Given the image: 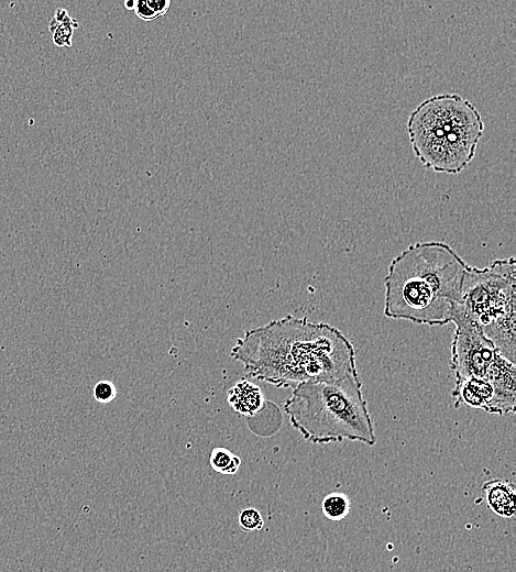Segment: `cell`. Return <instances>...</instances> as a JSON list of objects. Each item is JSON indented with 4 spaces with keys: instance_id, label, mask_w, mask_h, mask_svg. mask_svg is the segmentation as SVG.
Wrapping results in <instances>:
<instances>
[{
    "instance_id": "6da1fadb",
    "label": "cell",
    "mask_w": 516,
    "mask_h": 572,
    "mask_svg": "<svg viewBox=\"0 0 516 572\" xmlns=\"http://www.w3.org/2000/svg\"><path fill=\"white\" fill-rule=\"evenodd\" d=\"M231 358L250 377L285 388L358 371L355 349L338 328L292 315L244 331Z\"/></svg>"
},
{
    "instance_id": "7a4b0ae2",
    "label": "cell",
    "mask_w": 516,
    "mask_h": 572,
    "mask_svg": "<svg viewBox=\"0 0 516 572\" xmlns=\"http://www.w3.org/2000/svg\"><path fill=\"white\" fill-rule=\"evenodd\" d=\"M469 267L444 242L410 244L391 261L384 277V316L425 326L452 322Z\"/></svg>"
},
{
    "instance_id": "3957f363",
    "label": "cell",
    "mask_w": 516,
    "mask_h": 572,
    "mask_svg": "<svg viewBox=\"0 0 516 572\" xmlns=\"http://www.w3.org/2000/svg\"><path fill=\"white\" fill-rule=\"evenodd\" d=\"M290 425L317 444L343 440L366 446L376 436L358 371L329 382H307L293 388L284 404Z\"/></svg>"
},
{
    "instance_id": "277c9868",
    "label": "cell",
    "mask_w": 516,
    "mask_h": 572,
    "mask_svg": "<svg viewBox=\"0 0 516 572\" xmlns=\"http://www.w3.org/2000/svg\"><path fill=\"white\" fill-rule=\"evenodd\" d=\"M407 134L425 168L457 175L473 160L484 123L468 99L440 94L425 99L409 114Z\"/></svg>"
},
{
    "instance_id": "5b68a950",
    "label": "cell",
    "mask_w": 516,
    "mask_h": 572,
    "mask_svg": "<svg viewBox=\"0 0 516 572\" xmlns=\"http://www.w3.org/2000/svg\"><path fill=\"white\" fill-rule=\"evenodd\" d=\"M461 311L494 344L499 354L516 361V263L495 260L490 266H470L463 282Z\"/></svg>"
},
{
    "instance_id": "8992f818",
    "label": "cell",
    "mask_w": 516,
    "mask_h": 572,
    "mask_svg": "<svg viewBox=\"0 0 516 572\" xmlns=\"http://www.w3.org/2000/svg\"><path fill=\"white\" fill-rule=\"evenodd\" d=\"M451 343L450 369L454 384L486 382L506 398L516 402V366L503 358L494 344L459 308Z\"/></svg>"
},
{
    "instance_id": "52a82bcc",
    "label": "cell",
    "mask_w": 516,
    "mask_h": 572,
    "mask_svg": "<svg viewBox=\"0 0 516 572\" xmlns=\"http://www.w3.org/2000/svg\"><path fill=\"white\" fill-rule=\"evenodd\" d=\"M227 400L235 413L244 417L255 416L266 404L261 388L245 378L228 389Z\"/></svg>"
},
{
    "instance_id": "ba28073f",
    "label": "cell",
    "mask_w": 516,
    "mask_h": 572,
    "mask_svg": "<svg viewBox=\"0 0 516 572\" xmlns=\"http://www.w3.org/2000/svg\"><path fill=\"white\" fill-rule=\"evenodd\" d=\"M487 507L497 516L512 518L515 515L516 491L512 482L494 479L483 483Z\"/></svg>"
},
{
    "instance_id": "9c48e42d",
    "label": "cell",
    "mask_w": 516,
    "mask_h": 572,
    "mask_svg": "<svg viewBox=\"0 0 516 572\" xmlns=\"http://www.w3.org/2000/svg\"><path fill=\"white\" fill-rule=\"evenodd\" d=\"M211 469L222 475H234L241 465V459L226 448H215L209 457Z\"/></svg>"
},
{
    "instance_id": "30bf717a",
    "label": "cell",
    "mask_w": 516,
    "mask_h": 572,
    "mask_svg": "<svg viewBox=\"0 0 516 572\" xmlns=\"http://www.w3.org/2000/svg\"><path fill=\"white\" fill-rule=\"evenodd\" d=\"M322 514L330 520H341L351 509L349 497L342 493H329L321 504Z\"/></svg>"
},
{
    "instance_id": "8fae6325",
    "label": "cell",
    "mask_w": 516,
    "mask_h": 572,
    "mask_svg": "<svg viewBox=\"0 0 516 572\" xmlns=\"http://www.w3.org/2000/svg\"><path fill=\"white\" fill-rule=\"evenodd\" d=\"M79 26L77 20L72 18L67 22L56 23L54 21H50L48 30L52 33L53 42L56 46H67L70 47L73 43V33L74 30Z\"/></svg>"
},
{
    "instance_id": "7c38bea8",
    "label": "cell",
    "mask_w": 516,
    "mask_h": 572,
    "mask_svg": "<svg viewBox=\"0 0 516 572\" xmlns=\"http://www.w3.org/2000/svg\"><path fill=\"white\" fill-rule=\"evenodd\" d=\"M238 524L241 530L251 532L261 530L264 526V519L256 508L246 507L239 513Z\"/></svg>"
},
{
    "instance_id": "4fadbf2b",
    "label": "cell",
    "mask_w": 516,
    "mask_h": 572,
    "mask_svg": "<svg viewBox=\"0 0 516 572\" xmlns=\"http://www.w3.org/2000/svg\"><path fill=\"white\" fill-rule=\"evenodd\" d=\"M117 396L116 386L109 381H100L94 387V397L98 403L108 404Z\"/></svg>"
},
{
    "instance_id": "5bb4252c",
    "label": "cell",
    "mask_w": 516,
    "mask_h": 572,
    "mask_svg": "<svg viewBox=\"0 0 516 572\" xmlns=\"http://www.w3.org/2000/svg\"><path fill=\"white\" fill-rule=\"evenodd\" d=\"M133 10L143 21H152L158 18V15L147 6L145 0H135Z\"/></svg>"
},
{
    "instance_id": "9a60e30c",
    "label": "cell",
    "mask_w": 516,
    "mask_h": 572,
    "mask_svg": "<svg viewBox=\"0 0 516 572\" xmlns=\"http://www.w3.org/2000/svg\"><path fill=\"white\" fill-rule=\"evenodd\" d=\"M147 6L158 15H164L171 4H172V1L171 0H145Z\"/></svg>"
},
{
    "instance_id": "2e32d148",
    "label": "cell",
    "mask_w": 516,
    "mask_h": 572,
    "mask_svg": "<svg viewBox=\"0 0 516 572\" xmlns=\"http://www.w3.org/2000/svg\"><path fill=\"white\" fill-rule=\"evenodd\" d=\"M124 7L128 10H133L134 8V1H124Z\"/></svg>"
},
{
    "instance_id": "e0dca14e",
    "label": "cell",
    "mask_w": 516,
    "mask_h": 572,
    "mask_svg": "<svg viewBox=\"0 0 516 572\" xmlns=\"http://www.w3.org/2000/svg\"><path fill=\"white\" fill-rule=\"evenodd\" d=\"M272 572H285V571H272Z\"/></svg>"
}]
</instances>
